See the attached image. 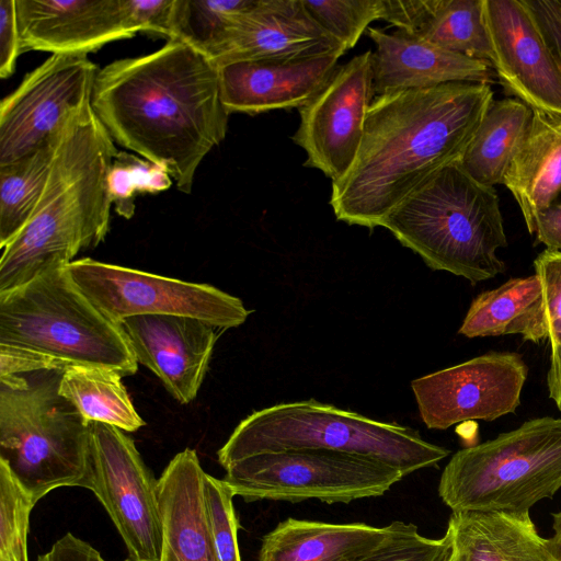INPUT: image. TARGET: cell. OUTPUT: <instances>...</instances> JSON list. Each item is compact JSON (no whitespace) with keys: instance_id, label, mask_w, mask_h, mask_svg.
Returning <instances> with one entry per match:
<instances>
[{"instance_id":"obj_1","label":"cell","mask_w":561,"mask_h":561,"mask_svg":"<svg viewBox=\"0 0 561 561\" xmlns=\"http://www.w3.org/2000/svg\"><path fill=\"white\" fill-rule=\"evenodd\" d=\"M91 106L113 141L165 167L186 194L228 129L219 67L179 39L100 69Z\"/></svg>"},{"instance_id":"obj_2","label":"cell","mask_w":561,"mask_h":561,"mask_svg":"<svg viewBox=\"0 0 561 561\" xmlns=\"http://www.w3.org/2000/svg\"><path fill=\"white\" fill-rule=\"evenodd\" d=\"M493 102L490 83L376 95L350 170L332 182L337 220L368 229L432 174L461 159Z\"/></svg>"},{"instance_id":"obj_3","label":"cell","mask_w":561,"mask_h":561,"mask_svg":"<svg viewBox=\"0 0 561 561\" xmlns=\"http://www.w3.org/2000/svg\"><path fill=\"white\" fill-rule=\"evenodd\" d=\"M117 152L91 100L68 116L33 216L1 249L0 293L66 267L105 239L113 205L107 178Z\"/></svg>"},{"instance_id":"obj_4","label":"cell","mask_w":561,"mask_h":561,"mask_svg":"<svg viewBox=\"0 0 561 561\" xmlns=\"http://www.w3.org/2000/svg\"><path fill=\"white\" fill-rule=\"evenodd\" d=\"M380 226L434 271L478 283L506 268L496 255L507 247L496 191L473 180L459 160L421 183Z\"/></svg>"},{"instance_id":"obj_5","label":"cell","mask_w":561,"mask_h":561,"mask_svg":"<svg viewBox=\"0 0 561 561\" xmlns=\"http://www.w3.org/2000/svg\"><path fill=\"white\" fill-rule=\"evenodd\" d=\"M61 373L0 379V461L35 503L60 486L94 485L90 422L59 393Z\"/></svg>"},{"instance_id":"obj_6","label":"cell","mask_w":561,"mask_h":561,"mask_svg":"<svg viewBox=\"0 0 561 561\" xmlns=\"http://www.w3.org/2000/svg\"><path fill=\"white\" fill-rule=\"evenodd\" d=\"M291 449H327L387 463L405 477L449 455L417 431L377 421L313 399L279 403L243 419L218 450L221 467L238 459Z\"/></svg>"},{"instance_id":"obj_7","label":"cell","mask_w":561,"mask_h":561,"mask_svg":"<svg viewBox=\"0 0 561 561\" xmlns=\"http://www.w3.org/2000/svg\"><path fill=\"white\" fill-rule=\"evenodd\" d=\"M0 344L30 348L67 365L131 376L138 363L121 324L77 286L66 267L0 293Z\"/></svg>"},{"instance_id":"obj_8","label":"cell","mask_w":561,"mask_h":561,"mask_svg":"<svg viewBox=\"0 0 561 561\" xmlns=\"http://www.w3.org/2000/svg\"><path fill=\"white\" fill-rule=\"evenodd\" d=\"M561 489V417L524 422L491 440L458 450L438 495L453 512L529 514Z\"/></svg>"},{"instance_id":"obj_9","label":"cell","mask_w":561,"mask_h":561,"mask_svg":"<svg viewBox=\"0 0 561 561\" xmlns=\"http://www.w3.org/2000/svg\"><path fill=\"white\" fill-rule=\"evenodd\" d=\"M222 468V480L247 502L350 503L381 496L404 477L378 460L327 449L262 453Z\"/></svg>"},{"instance_id":"obj_10","label":"cell","mask_w":561,"mask_h":561,"mask_svg":"<svg viewBox=\"0 0 561 561\" xmlns=\"http://www.w3.org/2000/svg\"><path fill=\"white\" fill-rule=\"evenodd\" d=\"M83 294L113 322L145 314L206 321L218 330L237 328L251 311L242 300L209 285L165 277L83 257L66 266Z\"/></svg>"},{"instance_id":"obj_11","label":"cell","mask_w":561,"mask_h":561,"mask_svg":"<svg viewBox=\"0 0 561 561\" xmlns=\"http://www.w3.org/2000/svg\"><path fill=\"white\" fill-rule=\"evenodd\" d=\"M92 492L118 530L129 561H159L163 527L158 480L124 431L90 422Z\"/></svg>"},{"instance_id":"obj_12","label":"cell","mask_w":561,"mask_h":561,"mask_svg":"<svg viewBox=\"0 0 561 561\" xmlns=\"http://www.w3.org/2000/svg\"><path fill=\"white\" fill-rule=\"evenodd\" d=\"M99 68L85 54H51L0 104V165L50 142L91 100Z\"/></svg>"},{"instance_id":"obj_13","label":"cell","mask_w":561,"mask_h":561,"mask_svg":"<svg viewBox=\"0 0 561 561\" xmlns=\"http://www.w3.org/2000/svg\"><path fill=\"white\" fill-rule=\"evenodd\" d=\"M370 49L337 65L325 84L300 108L293 141L307 154L305 167L332 182L352 167L358 152L367 111L375 98Z\"/></svg>"},{"instance_id":"obj_14","label":"cell","mask_w":561,"mask_h":561,"mask_svg":"<svg viewBox=\"0 0 561 561\" xmlns=\"http://www.w3.org/2000/svg\"><path fill=\"white\" fill-rule=\"evenodd\" d=\"M528 375L520 354L489 352L414 379L411 387L422 421L446 430L471 421L515 413Z\"/></svg>"},{"instance_id":"obj_15","label":"cell","mask_w":561,"mask_h":561,"mask_svg":"<svg viewBox=\"0 0 561 561\" xmlns=\"http://www.w3.org/2000/svg\"><path fill=\"white\" fill-rule=\"evenodd\" d=\"M490 65L505 92L561 117V61L525 0H484Z\"/></svg>"},{"instance_id":"obj_16","label":"cell","mask_w":561,"mask_h":561,"mask_svg":"<svg viewBox=\"0 0 561 561\" xmlns=\"http://www.w3.org/2000/svg\"><path fill=\"white\" fill-rule=\"evenodd\" d=\"M347 50L308 13L301 0H254L226 31L213 61H295Z\"/></svg>"},{"instance_id":"obj_17","label":"cell","mask_w":561,"mask_h":561,"mask_svg":"<svg viewBox=\"0 0 561 561\" xmlns=\"http://www.w3.org/2000/svg\"><path fill=\"white\" fill-rule=\"evenodd\" d=\"M138 364L181 404L193 401L209 368L217 328L183 316H134L121 323Z\"/></svg>"},{"instance_id":"obj_18","label":"cell","mask_w":561,"mask_h":561,"mask_svg":"<svg viewBox=\"0 0 561 561\" xmlns=\"http://www.w3.org/2000/svg\"><path fill=\"white\" fill-rule=\"evenodd\" d=\"M21 47L53 54H85L130 38L118 0H15Z\"/></svg>"},{"instance_id":"obj_19","label":"cell","mask_w":561,"mask_h":561,"mask_svg":"<svg viewBox=\"0 0 561 561\" xmlns=\"http://www.w3.org/2000/svg\"><path fill=\"white\" fill-rule=\"evenodd\" d=\"M343 53L295 61H238L219 67L228 113L300 108L329 80Z\"/></svg>"},{"instance_id":"obj_20","label":"cell","mask_w":561,"mask_h":561,"mask_svg":"<svg viewBox=\"0 0 561 561\" xmlns=\"http://www.w3.org/2000/svg\"><path fill=\"white\" fill-rule=\"evenodd\" d=\"M373 53L375 95L420 90L450 82L490 83L491 65L399 31L368 27Z\"/></svg>"},{"instance_id":"obj_21","label":"cell","mask_w":561,"mask_h":561,"mask_svg":"<svg viewBox=\"0 0 561 561\" xmlns=\"http://www.w3.org/2000/svg\"><path fill=\"white\" fill-rule=\"evenodd\" d=\"M205 476L194 449L176 454L158 479L163 541L159 561H219Z\"/></svg>"},{"instance_id":"obj_22","label":"cell","mask_w":561,"mask_h":561,"mask_svg":"<svg viewBox=\"0 0 561 561\" xmlns=\"http://www.w3.org/2000/svg\"><path fill=\"white\" fill-rule=\"evenodd\" d=\"M399 522L371 526L287 518L263 537L259 561H356L387 541Z\"/></svg>"},{"instance_id":"obj_23","label":"cell","mask_w":561,"mask_h":561,"mask_svg":"<svg viewBox=\"0 0 561 561\" xmlns=\"http://www.w3.org/2000/svg\"><path fill=\"white\" fill-rule=\"evenodd\" d=\"M484 0H383V19L397 31L490 64Z\"/></svg>"},{"instance_id":"obj_24","label":"cell","mask_w":561,"mask_h":561,"mask_svg":"<svg viewBox=\"0 0 561 561\" xmlns=\"http://www.w3.org/2000/svg\"><path fill=\"white\" fill-rule=\"evenodd\" d=\"M446 534L451 561H556L529 514L453 512Z\"/></svg>"},{"instance_id":"obj_25","label":"cell","mask_w":561,"mask_h":561,"mask_svg":"<svg viewBox=\"0 0 561 561\" xmlns=\"http://www.w3.org/2000/svg\"><path fill=\"white\" fill-rule=\"evenodd\" d=\"M503 184L517 202L529 233L535 234L539 216L561 192V117L533 111L527 136Z\"/></svg>"},{"instance_id":"obj_26","label":"cell","mask_w":561,"mask_h":561,"mask_svg":"<svg viewBox=\"0 0 561 561\" xmlns=\"http://www.w3.org/2000/svg\"><path fill=\"white\" fill-rule=\"evenodd\" d=\"M458 333L467 337L520 334L525 341L546 340L542 289L536 274L513 277L479 294L471 302Z\"/></svg>"},{"instance_id":"obj_27","label":"cell","mask_w":561,"mask_h":561,"mask_svg":"<svg viewBox=\"0 0 561 561\" xmlns=\"http://www.w3.org/2000/svg\"><path fill=\"white\" fill-rule=\"evenodd\" d=\"M533 117V110L515 98L491 103L460 164L480 184L494 187L520 149Z\"/></svg>"},{"instance_id":"obj_28","label":"cell","mask_w":561,"mask_h":561,"mask_svg":"<svg viewBox=\"0 0 561 561\" xmlns=\"http://www.w3.org/2000/svg\"><path fill=\"white\" fill-rule=\"evenodd\" d=\"M118 373L95 366L70 365L61 373L59 393L87 422L136 432L146 422L136 411Z\"/></svg>"},{"instance_id":"obj_29","label":"cell","mask_w":561,"mask_h":561,"mask_svg":"<svg viewBox=\"0 0 561 561\" xmlns=\"http://www.w3.org/2000/svg\"><path fill=\"white\" fill-rule=\"evenodd\" d=\"M56 137L16 161L0 165V248L28 222L49 178Z\"/></svg>"},{"instance_id":"obj_30","label":"cell","mask_w":561,"mask_h":561,"mask_svg":"<svg viewBox=\"0 0 561 561\" xmlns=\"http://www.w3.org/2000/svg\"><path fill=\"white\" fill-rule=\"evenodd\" d=\"M254 0H175L171 39L213 59L226 31Z\"/></svg>"},{"instance_id":"obj_31","label":"cell","mask_w":561,"mask_h":561,"mask_svg":"<svg viewBox=\"0 0 561 561\" xmlns=\"http://www.w3.org/2000/svg\"><path fill=\"white\" fill-rule=\"evenodd\" d=\"M171 175L165 167L118 151L108 172L107 185L118 215L130 218L136 193L156 194L169 188Z\"/></svg>"},{"instance_id":"obj_32","label":"cell","mask_w":561,"mask_h":561,"mask_svg":"<svg viewBox=\"0 0 561 561\" xmlns=\"http://www.w3.org/2000/svg\"><path fill=\"white\" fill-rule=\"evenodd\" d=\"M310 16L346 50L385 14L383 0H301Z\"/></svg>"},{"instance_id":"obj_33","label":"cell","mask_w":561,"mask_h":561,"mask_svg":"<svg viewBox=\"0 0 561 561\" xmlns=\"http://www.w3.org/2000/svg\"><path fill=\"white\" fill-rule=\"evenodd\" d=\"M35 504L0 461V561H28L30 513Z\"/></svg>"},{"instance_id":"obj_34","label":"cell","mask_w":561,"mask_h":561,"mask_svg":"<svg viewBox=\"0 0 561 561\" xmlns=\"http://www.w3.org/2000/svg\"><path fill=\"white\" fill-rule=\"evenodd\" d=\"M450 554L447 534L434 539L416 525L400 520L397 530L379 548L356 561H445Z\"/></svg>"},{"instance_id":"obj_35","label":"cell","mask_w":561,"mask_h":561,"mask_svg":"<svg viewBox=\"0 0 561 561\" xmlns=\"http://www.w3.org/2000/svg\"><path fill=\"white\" fill-rule=\"evenodd\" d=\"M205 495L219 561H241L238 545L239 520L233 508V492L224 480L206 473Z\"/></svg>"},{"instance_id":"obj_36","label":"cell","mask_w":561,"mask_h":561,"mask_svg":"<svg viewBox=\"0 0 561 561\" xmlns=\"http://www.w3.org/2000/svg\"><path fill=\"white\" fill-rule=\"evenodd\" d=\"M542 289V325L550 348L561 345V250L542 251L534 261Z\"/></svg>"},{"instance_id":"obj_37","label":"cell","mask_w":561,"mask_h":561,"mask_svg":"<svg viewBox=\"0 0 561 561\" xmlns=\"http://www.w3.org/2000/svg\"><path fill=\"white\" fill-rule=\"evenodd\" d=\"M126 30L151 32L172 37L175 0H118Z\"/></svg>"},{"instance_id":"obj_38","label":"cell","mask_w":561,"mask_h":561,"mask_svg":"<svg viewBox=\"0 0 561 561\" xmlns=\"http://www.w3.org/2000/svg\"><path fill=\"white\" fill-rule=\"evenodd\" d=\"M68 366L57 358L30 348L0 344V379L43 370H64Z\"/></svg>"},{"instance_id":"obj_39","label":"cell","mask_w":561,"mask_h":561,"mask_svg":"<svg viewBox=\"0 0 561 561\" xmlns=\"http://www.w3.org/2000/svg\"><path fill=\"white\" fill-rule=\"evenodd\" d=\"M22 53L15 0H0V77H10Z\"/></svg>"},{"instance_id":"obj_40","label":"cell","mask_w":561,"mask_h":561,"mask_svg":"<svg viewBox=\"0 0 561 561\" xmlns=\"http://www.w3.org/2000/svg\"><path fill=\"white\" fill-rule=\"evenodd\" d=\"M37 561H106L87 541L67 533L58 539L49 551L38 556ZM124 561H129L126 559Z\"/></svg>"},{"instance_id":"obj_41","label":"cell","mask_w":561,"mask_h":561,"mask_svg":"<svg viewBox=\"0 0 561 561\" xmlns=\"http://www.w3.org/2000/svg\"><path fill=\"white\" fill-rule=\"evenodd\" d=\"M552 49L561 61V5L558 0L528 1Z\"/></svg>"},{"instance_id":"obj_42","label":"cell","mask_w":561,"mask_h":561,"mask_svg":"<svg viewBox=\"0 0 561 561\" xmlns=\"http://www.w3.org/2000/svg\"><path fill=\"white\" fill-rule=\"evenodd\" d=\"M535 234L536 243L549 250H561V203L551 205L539 216Z\"/></svg>"},{"instance_id":"obj_43","label":"cell","mask_w":561,"mask_h":561,"mask_svg":"<svg viewBox=\"0 0 561 561\" xmlns=\"http://www.w3.org/2000/svg\"><path fill=\"white\" fill-rule=\"evenodd\" d=\"M549 397L561 412V345L550 348V366L547 374Z\"/></svg>"},{"instance_id":"obj_44","label":"cell","mask_w":561,"mask_h":561,"mask_svg":"<svg viewBox=\"0 0 561 561\" xmlns=\"http://www.w3.org/2000/svg\"><path fill=\"white\" fill-rule=\"evenodd\" d=\"M552 528L553 536L548 540V546L556 559V561H561V511L552 514Z\"/></svg>"},{"instance_id":"obj_45","label":"cell","mask_w":561,"mask_h":561,"mask_svg":"<svg viewBox=\"0 0 561 561\" xmlns=\"http://www.w3.org/2000/svg\"><path fill=\"white\" fill-rule=\"evenodd\" d=\"M445 561H451V560H450V559H449V557H448V559H446Z\"/></svg>"},{"instance_id":"obj_46","label":"cell","mask_w":561,"mask_h":561,"mask_svg":"<svg viewBox=\"0 0 561 561\" xmlns=\"http://www.w3.org/2000/svg\"><path fill=\"white\" fill-rule=\"evenodd\" d=\"M559 4L561 5V0H558Z\"/></svg>"}]
</instances>
